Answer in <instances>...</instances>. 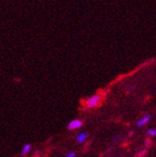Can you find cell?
I'll return each mask as SVG.
<instances>
[{"mask_svg": "<svg viewBox=\"0 0 156 157\" xmlns=\"http://www.w3.org/2000/svg\"><path fill=\"white\" fill-rule=\"evenodd\" d=\"M101 101V97L99 95H93L92 97H89L85 101V105L87 107H95L99 105Z\"/></svg>", "mask_w": 156, "mask_h": 157, "instance_id": "6da1fadb", "label": "cell"}, {"mask_svg": "<svg viewBox=\"0 0 156 157\" xmlns=\"http://www.w3.org/2000/svg\"><path fill=\"white\" fill-rule=\"evenodd\" d=\"M82 125V122L81 120H78V119H75V120H72L67 125V128L69 130H75V129H78L80 128Z\"/></svg>", "mask_w": 156, "mask_h": 157, "instance_id": "7a4b0ae2", "label": "cell"}, {"mask_svg": "<svg viewBox=\"0 0 156 157\" xmlns=\"http://www.w3.org/2000/svg\"><path fill=\"white\" fill-rule=\"evenodd\" d=\"M86 139H87V134L84 132H81L77 135V141H78V143H80V144L83 143Z\"/></svg>", "mask_w": 156, "mask_h": 157, "instance_id": "3957f363", "label": "cell"}, {"mask_svg": "<svg viewBox=\"0 0 156 157\" xmlns=\"http://www.w3.org/2000/svg\"><path fill=\"white\" fill-rule=\"evenodd\" d=\"M150 115H146L144 118H142V119L137 123V125H138V127H142V125H145L147 122L150 121Z\"/></svg>", "mask_w": 156, "mask_h": 157, "instance_id": "277c9868", "label": "cell"}, {"mask_svg": "<svg viewBox=\"0 0 156 157\" xmlns=\"http://www.w3.org/2000/svg\"><path fill=\"white\" fill-rule=\"evenodd\" d=\"M31 147H32V146H31L30 144H25L24 146H23V147H22V151H21V153H22L23 155L28 154L29 151H31Z\"/></svg>", "mask_w": 156, "mask_h": 157, "instance_id": "5b68a950", "label": "cell"}, {"mask_svg": "<svg viewBox=\"0 0 156 157\" xmlns=\"http://www.w3.org/2000/svg\"><path fill=\"white\" fill-rule=\"evenodd\" d=\"M147 133H149V135L156 136V129H149V131H147Z\"/></svg>", "mask_w": 156, "mask_h": 157, "instance_id": "8992f818", "label": "cell"}, {"mask_svg": "<svg viewBox=\"0 0 156 157\" xmlns=\"http://www.w3.org/2000/svg\"><path fill=\"white\" fill-rule=\"evenodd\" d=\"M66 157H76V153L73 151H70L66 154Z\"/></svg>", "mask_w": 156, "mask_h": 157, "instance_id": "52a82bcc", "label": "cell"}, {"mask_svg": "<svg viewBox=\"0 0 156 157\" xmlns=\"http://www.w3.org/2000/svg\"><path fill=\"white\" fill-rule=\"evenodd\" d=\"M34 157H40V156H34Z\"/></svg>", "mask_w": 156, "mask_h": 157, "instance_id": "ba28073f", "label": "cell"}]
</instances>
